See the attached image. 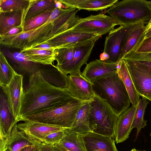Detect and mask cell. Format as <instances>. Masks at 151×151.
<instances>
[{"label": "cell", "mask_w": 151, "mask_h": 151, "mask_svg": "<svg viewBox=\"0 0 151 151\" xmlns=\"http://www.w3.org/2000/svg\"><path fill=\"white\" fill-rule=\"evenodd\" d=\"M138 150H137L135 148H133L130 151H138Z\"/></svg>", "instance_id": "obj_48"}, {"label": "cell", "mask_w": 151, "mask_h": 151, "mask_svg": "<svg viewBox=\"0 0 151 151\" xmlns=\"http://www.w3.org/2000/svg\"><path fill=\"white\" fill-rule=\"evenodd\" d=\"M55 5L54 0H32L26 15L25 20L44 12L53 11L56 8Z\"/></svg>", "instance_id": "obj_30"}, {"label": "cell", "mask_w": 151, "mask_h": 151, "mask_svg": "<svg viewBox=\"0 0 151 151\" xmlns=\"http://www.w3.org/2000/svg\"><path fill=\"white\" fill-rule=\"evenodd\" d=\"M74 44L55 49V59L57 63L56 66L64 73L72 60Z\"/></svg>", "instance_id": "obj_29"}, {"label": "cell", "mask_w": 151, "mask_h": 151, "mask_svg": "<svg viewBox=\"0 0 151 151\" xmlns=\"http://www.w3.org/2000/svg\"><path fill=\"white\" fill-rule=\"evenodd\" d=\"M23 32V26L16 27L11 29L8 32L3 35L7 36H13Z\"/></svg>", "instance_id": "obj_38"}, {"label": "cell", "mask_w": 151, "mask_h": 151, "mask_svg": "<svg viewBox=\"0 0 151 151\" xmlns=\"http://www.w3.org/2000/svg\"><path fill=\"white\" fill-rule=\"evenodd\" d=\"M91 102L74 98L68 102L47 111L21 117L20 121L28 120L66 128H71L80 108Z\"/></svg>", "instance_id": "obj_4"}, {"label": "cell", "mask_w": 151, "mask_h": 151, "mask_svg": "<svg viewBox=\"0 0 151 151\" xmlns=\"http://www.w3.org/2000/svg\"><path fill=\"white\" fill-rule=\"evenodd\" d=\"M116 71L124 84L132 105L134 106L137 105L139 101L140 96L135 88L125 59H122L120 61V66Z\"/></svg>", "instance_id": "obj_23"}, {"label": "cell", "mask_w": 151, "mask_h": 151, "mask_svg": "<svg viewBox=\"0 0 151 151\" xmlns=\"http://www.w3.org/2000/svg\"><path fill=\"white\" fill-rule=\"evenodd\" d=\"M23 76L16 72L10 83L1 87L7 99L10 112L15 119L20 121L22 99L24 90Z\"/></svg>", "instance_id": "obj_10"}, {"label": "cell", "mask_w": 151, "mask_h": 151, "mask_svg": "<svg viewBox=\"0 0 151 151\" xmlns=\"http://www.w3.org/2000/svg\"><path fill=\"white\" fill-rule=\"evenodd\" d=\"M149 3L150 4V5L151 6V1H149Z\"/></svg>", "instance_id": "obj_49"}, {"label": "cell", "mask_w": 151, "mask_h": 151, "mask_svg": "<svg viewBox=\"0 0 151 151\" xmlns=\"http://www.w3.org/2000/svg\"><path fill=\"white\" fill-rule=\"evenodd\" d=\"M53 26L52 22H47L38 28L16 35H0V44L6 47L20 50L33 47L55 36L53 32Z\"/></svg>", "instance_id": "obj_6"}, {"label": "cell", "mask_w": 151, "mask_h": 151, "mask_svg": "<svg viewBox=\"0 0 151 151\" xmlns=\"http://www.w3.org/2000/svg\"><path fill=\"white\" fill-rule=\"evenodd\" d=\"M55 3L56 8L65 9L64 8V7H65V6L59 0H55Z\"/></svg>", "instance_id": "obj_43"}, {"label": "cell", "mask_w": 151, "mask_h": 151, "mask_svg": "<svg viewBox=\"0 0 151 151\" xmlns=\"http://www.w3.org/2000/svg\"><path fill=\"white\" fill-rule=\"evenodd\" d=\"M119 66L120 61L117 63H109L96 59L86 64L82 74L92 83L99 78L116 71Z\"/></svg>", "instance_id": "obj_17"}, {"label": "cell", "mask_w": 151, "mask_h": 151, "mask_svg": "<svg viewBox=\"0 0 151 151\" xmlns=\"http://www.w3.org/2000/svg\"><path fill=\"white\" fill-rule=\"evenodd\" d=\"M138 151H146V150H138Z\"/></svg>", "instance_id": "obj_51"}, {"label": "cell", "mask_w": 151, "mask_h": 151, "mask_svg": "<svg viewBox=\"0 0 151 151\" xmlns=\"http://www.w3.org/2000/svg\"><path fill=\"white\" fill-rule=\"evenodd\" d=\"M55 48L37 49L32 48L21 50L20 52L29 61L44 65H55Z\"/></svg>", "instance_id": "obj_21"}, {"label": "cell", "mask_w": 151, "mask_h": 151, "mask_svg": "<svg viewBox=\"0 0 151 151\" xmlns=\"http://www.w3.org/2000/svg\"><path fill=\"white\" fill-rule=\"evenodd\" d=\"M101 37L96 34L69 29L44 43H47L53 48L56 49L90 40L97 41Z\"/></svg>", "instance_id": "obj_13"}, {"label": "cell", "mask_w": 151, "mask_h": 151, "mask_svg": "<svg viewBox=\"0 0 151 151\" xmlns=\"http://www.w3.org/2000/svg\"><path fill=\"white\" fill-rule=\"evenodd\" d=\"M28 11L0 12V35H4L14 27L23 26Z\"/></svg>", "instance_id": "obj_20"}, {"label": "cell", "mask_w": 151, "mask_h": 151, "mask_svg": "<svg viewBox=\"0 0 151 151\" xmlns=\"http://www.w3.org/2000/svg\"><path fill=\"white\" fill-rule=\"evenodd\" d=\"M151 37V29L145 32L144 38L145 39Z\"/></svg>", "instance_id": "obj_45"}, {"label": "cell", "mask_w": 151, "mask_h": 151, "mask_svg": "<svg viewBox=\"0 0 151 151\" xmlns=\"http://www.w3.org/2000/svg\"><path fill=\"white\" fill-rule=\"evenodd\" d=\"M148 100L143 97L139 99L132 126V129L136 128L137 129L136 138L142 129L147 126V121L144 119V116L145 109L149 102Z\"/></svg>", "instance_id": "obj_31"}, {"label": "cell", "mask_w": 151, "mask_h": 151, "mask_svg": "<svg viewBox=\"0 0 151 151\" xmlns=\"http://www.w3.org/2000/svg\"><path fill=\"white\" fill-rule=\"evenodd\" d=\"M118 25L110 16L100 14L91 15L84 18L78 17L70 29L101 36L110 32L116 25Z\"/></svg>", "instance_id": "obj_8"}, {"label": "cell", "mask_w": 151, "mask_h": 151, "mask_svg": "<svg viewBox=\"0 0 151 151\" xmlns=\"http://www.w3.org/2000/svg\"><path fill=\"white\" fill-rule=\"evenodd\" d=\"M32 0H0V12L28 10Z\"/></svg>", "instance_id": "obj_33"}, {"label": "cell", "mask_w": 151, "mask_h": 151, "mask_svg": "<svg viewBox=\"0 0 151 151\" xmlns=\"http://www.w3.org/2000/svg\"><path fill=\"white\" fill-rule=\"evenodd\" d=\"M150 136L151 137V132L150 133Z\"/></svg>", "instance_id": "obj_50"}, {"label": "cell", "mask_w": 151, "mask_h": 151, "mask_svg": "<svg viewBox=\"0 0 151 151\" xmlns=\"http://www.w3.org/2000/svg\"><path fill=\"white\" fill-rule=\"evenodd\" d=\"M84 105L78 111L70 129L82 135L91 132L89 126V114L90 102Z\"/></svg>", "instance_id": "obj_26"}, {"label": "cell", "mask_w": 151, "mask_h": 151, "mask_svg": "<svg viewBox=\"0 0 151 151\" xmlns=\"http://www.w3.org/2000/svg\"><path fill=\"white\" fill-rule=\"evenodd\" d=\"M22 121L24 122L17 123L18 129L35 145L44 143L45 137L49 134L67 129L28 120Z\"/></svg>", "instance_id": "obj_11"}, {"label": "cell", "mask_w": 151, "mask_h": 151, "mask_svg": "<svg viewBox=\"0 0 151 151\" xmlns=\"http://www.w3.org/2000/svg\"><path fill=\"white\" fill-rule=\"evenodd\" d=\"M66 89L51 84L39 70L29 75L24 90L21 117L44 112L63 105L73 99Z\"/></svg>", "instance_id": "obj_1"}, {"label": "cell", "mask_w": 151, "mask_h": 151, "mask_svg": "<svg viewBox=\"0 0 151 151\" xmlns=\"http://www.w3.org/2000/svg\"><path fill=\"white\" fill-rule=\"evenodd\" d=\"M32 48L37 49L54 48H53L52 47V46L49 44L45 43H43L40 45H38Z\"/></svg>", "instance_id": "obj_42"}, {"label": "cell", "mask_w": 151, "mask_h": 151, "mask_svg": "<svg viewBox=\"0 0 151 151\" xmlns=\"http://www.w3.org/2000/svg\"><path fill=\"white\" fill-rule=\"evenodd\" d=\"M56 151H70L68 150L60 143L53 145Z\"/></svg>", "instance_id": "obj_41"}, {"label": "cell", "mask_w": 151, "mask_h": 151, "mask_svg": "<svg viewBox=\"0 0 151 151\" xmlns=\"http://www.w3.org/2000/svg\"><path fill=\"white\" fill-rule=\"evenodd\" d=\"M65 133L59 143L70 151H86L81 134L71 131L70 128L66 129Z\"/></svg>", "instance_id": "obj_27"}, {"label": "cell", "mask_w": 151, "mask_h": 151, "mask_svg": "<svg viewBox=\"0 0 151 151\" xmlns=\"http://www.w3.org/2000/svg\"><path fill=\"white\" fill-rule=\"evenodd\" d=\"M138 104L134 106L132 105L119 116L115 131L116 143L123 142L129 138Z\"/></svg>", "instance_id": "obj_16"}, {"label": "cell", "mask_w": 151, "mask_h": 151, "mask_svg": "<svg viewBox=\"0 0 151 151\" xmlns=\"http://www.w3.org/2000/svg\"><path fill=\"white\" fill-rule=\"evenodd\" d=\"M138 62L151 69V61H140Z\"/></svg>", "instance_id": "obj_44"}, {"label": "cell", "mask_w": 151, "mask_h": 151, "mask_svg": "<svg viewBox=\"0 0 151 151\" xmlns=\"http://www.w3.org/2000/svg\"><path fill=\"white\" fill-rule=\"evenodd\" d=\"M145 24L121 25L111 31L106 37L103 52L100 56V59L107 63H118L120 61V56L124 40L132 32Z\"/></svg>", "instance_id": "obj_7"}, {"label": "cell", "mask_w": 151, "mask_h": 151, "mask_svg": "<svg viewBox=\"0 0 151 151\" xmlns=\"http://www.w3.org/2000/svg\"><path fill=\"white\" fill-rule=\"evenodd\" d=\"M149 52H151V37L145 39L144 38L128 53Z\"/></svg>", "instance_id": "obj_35"}, {"label": "cell", "mask_w": 151, "mask_h": 151, "mask_svg": "<svg viewBox=\"0 0 151 151\" xmlns=\"http://www.w3.org/2000/svg\"><path fill=\"white\" fill-rule=\"evenodd\" d=\"M17 124L14 126L10 135L3 146L0 148V151H2L6 146L9 147L11 151H20L26 146L35 145L18 129Z\"/></svg>", "instance_id": "obj_24"}, {"label": "cell", "mask_w": 151, "mask_h": 151, "mask_svg": "<svg viewBox=\"0 0 151 151\" xmlns=\"http://www.w3.org/2000/svg\"><path fill=\"white\" fill-rule=\"evenodd\" d=\"M2 151H11V150L9 147L6 146Z\"/></svg>", "instance_id": "obj_47"}, {"label": "cell", "mask_w": 151, "mask_h": 151, "mask_svg": "<svg viewBox=\"0 0 151 151\" xmlns=\"http://www.w3.org/2000/svg\"><path fill=\"white\" fill-rule=\"evenodd\" d=\"M145 26L132 32L124 40L122 47L120 60L131 52L144 37Z\"/></svg>", "instance_id": "obj_28"}, {"label": "cell", "mask_w": 151, "mask_h": 151, "mask_svg": "<svg viewBox=\"0 0 151 151\" xmlns=\"http://www.w3.org/2000/svg\"><path fill=\"white\" fill-rule=\"evenodd\" d=\"M16 71L9 64L3 52L0 53V84L1 88L8 85Z\"/></svg>", "instance_id": "obj_32"}, {"label": "cell", "mask_w": 151, "mask_h": 151, "mask_svg": "<svg viewBox=\"0 0 151 151\" xmlns=\"http://www.w3.org/2000/svg\"><path fill=\"white\" fill-rule=\"evenodd\" d=\"M66 8L88 11H102L113 6L118 0H59Z\"/></svg>", "instance_id": "obj_19"}, {"label": "cell", "mask_w": 151, "mask_h": 151, "mask_svg": "<svg viewBox=\"0 0 151 151\" xmlns=\"http://www.w3.org/2000/svg\"><path fill=\"white\" fill-rule=\"evenodd\" d=\"M0 147L8 138L15 125L18 121L11 114L8 101L4 94L0 95Z\"/></svg>", "instance_id": "obj_15"}, {"label": "cell", "mask_w": 151, "mask_h": 151, "mask_svg": "<svg viewBox=\"0 0 151 151\" xmlns=\"http://www.w3.org/2000/svg\"><path fill=\"white\" fill-rule=\"evenodd\" d=\"M1 50L7 58L20 71L29 75L38 70L39 64L28 61L20 51L12 52L6 48Z\"/></svg>", "instance_id": "obj_22"}, {"label": "cell", "mask_w": 151, "mask_h": 151, "mask_svg": "<svg viewBox=\"0 0 151 151\" xmlns=\"http://www.w3.org/2000/svg\"><path fill=\"white\" fill-rule=\"evenodd\" d=\"M81 135L86 151H118L115 141L112 137L91 132Z\"/></svg>", "instance_id": "obj_18"}, {"label": "cell", "mask_w": 151, "mask_h": 151, "mask_svg": "<svg viewBox=\"0 0 151 151\" xmlns=\"http://www.w3.org/2000/svg\"><path fill=\"white\" fill-rule=\"evenodd\" d=\"M52 11H46L25 20L23 26V32L35 29L45 23Z\"/></svg>", "instance_id": "obj_34"}, {"label": "cell", "mask_w": 151, "mask_h": 151, "mask_svg": "<svg viewBox=\"0 0 151 151\" xmlns=\"http://www.w3.org/2000/svg\"><path fill=\"white\" fill-rule=\"evenodd\" d=\"M40 151H56L53 145L43 143L40 145Z\"/></svg>", "instance_id": "obj_40"}, {"label": "cell", "mask_w": 151, "mask_h": 151, "mask_svg": "<svg viewBox=\"0 0 151 151\" xmlns=\"http://www.w3.org/2000/svg\"><path fill=\"white\" fill-rule=\"evenodd\" d=\"M106 12L120 26L147 23L151 19V6L146 0L118 1Z\"/></svg>", "instance_id": "obj_3"}, {"label": "cell", "mask_w": 151, "mask_h": 151, "mask_svg": "<svg viewBox=\"0 0 151 151\" xmlns=\"http://www.w3.org/2000/svg\"><path fill=\"white\" fill-rule=\"evenodd\" d=\"M91 83L95 94L105 101L118 116L129 107L131 102L129 95L116 71Z\"/></svg>", "instance_id": "obj_2"}, {"label": "cell", "mask_w": 151, "mask_h": 151, "mask_svg": "<svg viewBox=\"0 0 151 151\" xmlns=\"http://www.w3.org/2000/svg\"><path fill=\"white\" fill-rule=\"evenodd\" d=\"M68 86L66 89L74 97L91 101L96 94L92 83L83 76L82 73L67 75Z\"/></svg>", "instance_id": "obj_12"}, {"label": "cell", "mask_w": 151, "mask_h": 151, "mask_svg": "<svg viewBox=\"0 0 151 151\" xmlns=\"http://www.w3.org/2000/svg\"><path fill=\"white\" fill-rule=\"evenodd\" d=\"M95 40H90L78 42L74 45V51L72 60L64 73L67 75L81 73V68L87 64L94 46Z\"/></svg>", "instance_id": "obj_14"}, {"label": "cell", "mask_w": 151, "mask_h": 151, "mask_svg": "<svg viewBox=\"0 0 151 151\" xmlns=\"http://www.w3.org/2000/svg\"><path fill=\"white\" fill-rule=\"evenodd\" d=\"M123 59L137 61H151V52L128 53Z\"/></svg>", "instance_id": "obj_36"}, {"label": "cell", "mask_w": 151, "mask_h": 151, "mask_svg": "<svg viewBox=\"0 0 151 151\" xmlns=\"http://www.w3.org/2000/svg\"><path fill=\"white\" fill-rule=\"evenodd\" d=\"M145 32L151 29V19L148 21L147 24L145 26Z\"/></svg>", "instance_id": "obj_46"}, {"label": "cell", "mask_w": 151, "mask_h": 151, "mask_svg": "<svg viewBox=\"0 0 151 151\" xmlns=\"http://www.w3.org/2000/svg\"><path fill=\"white\" fill-rule=\"evenodd\" d=\"M38 70L44 78L52 85L61 88H67V75L58 69L56 66L47 68L39 65Z\"/></svg>", "instance_id": "obj_25"}, {"label": "cell", "mask_w": 151, "mask_h": 151, "mask_svg": "<svg viewBox=\"0 0 151 151\" xmlns=\"http://www.w3.org/2000/svg\"><path fill=\"white\" fill-rule=\"evenodd\" d=\"M118 116L105 101L96 95L90 102L89 126L91 132L115 138Z\"/></svg>", "instance_id": "obj_5"}, {"label": "cell", "mask_w": 151, "mask_h": 151, "mask_svg": "<svg viewBox=\"0 0 151 151\" xmlns=\"http://www.w3.org/2000/svg\"><path fill=\"white\" fill-rule=\"evenodd\" d=\"M41 145H33L27 146L22 148L20 151H40Z\"/></svg>", "instance_id": "obj_39"}, {"label": "cell", "mask_w": 151, "mask_h": 151, "mask_svg": "<svg viewBox=\"0 0 151 151\" xmlns=\"http://www.w3.org/2000/svg\"><path fill=\"white\" fill-rule=\"evenodd\" d=\"M65 130L54 132L49 134L45 137L44 143L52 145L59 143L65 135Z\"/></svg>", "instance_id": "obj_37"}, {"label": "cell", "mask_w": 151, "mask_h": 151, "mask_svg": "<svg viewBox=\"0 0 151 151\" xmlns=\"http://www.w3.org/2000/svg\"><path fill=\"white\" fill-rule=\"evenodd\" d=\"M125 60L137 93L151 101V69L138 61Z\"/></svg>", "instance_id": "obj_9"}]
</instances>
